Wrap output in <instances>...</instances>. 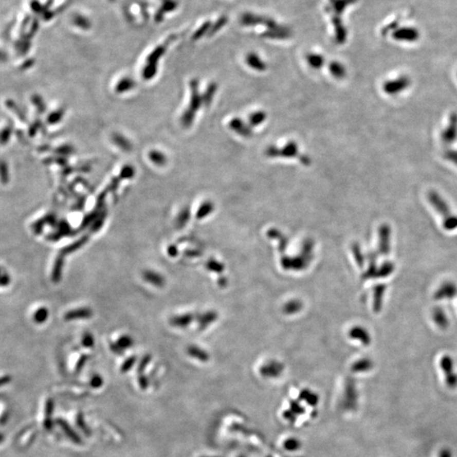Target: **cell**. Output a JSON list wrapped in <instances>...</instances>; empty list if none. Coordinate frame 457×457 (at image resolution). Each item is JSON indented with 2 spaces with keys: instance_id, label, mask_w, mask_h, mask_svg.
I'll list each match as a JSON object with an SVG mask.
<instances>
[{
  "instance_id": "ba28073f",
  "label": "cell",
  "mask_w": 457,
  "mask_h": 457,
  "mask_svg": "<svg viewBox=\"0 0 457 457\" xmlns=\"http://www.w3.org/2000/svg\"><path fill=\"white\" fill-rule=\"evenodd\" d=\"M442 367H443L445 377H446V382H447L446 383L451 388H455V386H457V376L455 375V373L453 374L451 361L448 359L446 361H443Z\"/></svg>"
},
{
  "instance_id": "ffe728a7",
  "label": "cell",
  "mask_w": 457,
  "mask_h": 457,
  "mask_svg": "<svg viewBox=\"0 0 457 457\" xmlns=\"http://www.w3.org/2000/svg\"><path fill=\"white\" fill-rule=\"evenodd\" d=\"M299 159L304 166H310L311 164V158H309L307 155L300 156Z\"/></svg>"
},
{
  "instance_id": "7c38bea8",
  "label": "cell",
  "mask_w": 457,
  "mask_h": 457,
  "mask_svg": "<svg viewBox=\"0 0 457 457\" xmlns=\"http://www.w3.org/2000/svg\"><path fill=\"white\" fill-rule=\"evenodd\" d=\"M217 90H218V85L217 84L214 83V82L209 84L206 92L202 96L203 97V103H204V105L208 106L209 104H211Z\"/></svg>"
},
{
  "instance_id": "4fadbf2b",
  "label": "cell",
  "mask_w": 457,
  "mask_h": 457,
  "mask_svg": "<svg viewBox=\"0 0 457 457\" xmlns=\"http://www.w3.org/2000/svg\"><path fill=\"white\" fill-rule=\"evenodd\" d=\"M418 36V34L414 30H403L395 34V38L401 41L412 42L416 41Z\"/></svg>"
},
{
  "instance_id": "e0dca14e",
  "label": "cell",
  "mask_w": 457,
  "mask_h": 457,
  "mask_svg": "<svg viewBox=\"0 0 457 457\" xmlns=\"http://www.w3.org/2000/svg\"><path fill=\"white\" fill-rule=\"evenodd\" d=\"M444 158L450 163L457 166V150L449 149L444 153Z\"/></svg>"
},
{
  "instance_id": "6da1fadb",
  "label": "cell",
  "mask_w": 457,
  "mask_h": 457,
  "mask_svg": "<svg viewBox=\"0 0 457 457\" xmlns=\"http://www.w3.org/2000/svg\"><path fill=\"white\" fill-rule=\"evenodd\" d=\"M428 199L433 208L443 217L444 226L447 230H454L457 228V216L454 215L445 199L435 191H430Z\"/></svg>"
},
{
  "instance_id": "ac0fdd59",
  "label": "cell",
  "mask_w": 457,
  "mask_h": 457,
  "mask_svg": "<svg viewBox=\"0 0 457 457\" xmlns=\"http://www.w3.org/2000/svg\"><path fill=\"white\" fill-rule=\"evenodd\" d=\"M60 426L62 427L63 429L65 430V433H67L68 435H69V438H71L72 441H75V442H77V443H79L80 440L78 437H77V434L71 430V429L68 426L66 423L65 422H60Z\"/></svg>"
},
{
  "instance_id": "8992f818",
  "label": "cell",
  "mask_w": 457,
  "mask_h": 457,
  "mask_svg": "<svg viewBox=\"0 0 457 457\" xmlns=\"http://www.w3.org/2000/svg\"><path fill=\"white\" fill-rule=\"evenodd\" d=\"M230 128L242 137H249L252 135L251 125L245 124L240 118H234L230 120Z\"/></svg>"
},
{
  "instance_id": "8fae6325",
  "label": "cell",
  "mask_w": 457,
  "mask_h": 457,
  "mask_svg": "<svg viewBox=\"0 0 457 457\" xmlns=\"http://www.w3.org/2000/svg\"><path fill=\"white\" fill-rule=\"evenodd\" d=\"M306 61L312 68L318 69L323 67L325 60L320 53H311L306 56Z\"/></svg>"
},
{
  "instance_id": "9a60e30c",
  "label": "cell",
  "mask_w": 457,
  "mask_h": 457,
  "mask_svg": "<svg viewBox=\"0 0 457 457\" xmlns=\"http://www.w3.org/2000/svg\"><path fill=\"white\" fill-rule=\"evenodd\" d=\"M227 16H225V15H224V16L220 17L218 21L214 22V23L212 25L210 31H209V33H208V36H213L214 34L217 33L220 30H221L223 27H225V25L227 24Z\"/></svg>"
},
{
  "instance_id": "277c9868",
  "label": "cell",
  "mask_w": 457,
  "mask_h": 457,
  "mask_svg": "<svg viewBox=\"0 0 457 457\" xmlns=\"http://www.w3.org/2000/svg\"><path fill=\"white\" fill-rule=\"evenodd\" d=\"M441 141L445 145H450L455 142L457 138V113L450 114L447 126L441 132Z\"/></svg>"
},
{
  "instance_id": "30bf717a",
  "label": "cell",
  "mask_w": 457,
  "mask_h": 457,
  "mask_svg": "<svg viewBox=\"0 0 457 457\" xmlns=\"http://www.w3.org/2000/svg\"><path fill=\"white\" fill-rule=\"evenodd\" d=\"M299 149L295 141H290L285 144L283 149H280V157L295 158L298 155Z\"/></svg>"
},
{
  "instance_id": "2e32d148",
  "label": "cell",
  "mask_w": 457,
  "mask_h": 457,
  "mask_svg": "<svg viewBox=\"0 0 457 457\" xmlns=\"http://www.w3.org/2000/svg\"><path fill=\"white\" fill-rule=\"evenodd\" d=\"M212 25L213 23L211 22H204V24L202 25L200 28L196 31V33L194 35L195 39H201L202 36H204V35H206V34L209 33V31H210L211 27H212Z\"/></svg>"
},
{
  "instance_id": "44dd1931",
  "label": "cell",
  "mask_w": 457,
  "mask_h": 457,
  "mask_svg": "<svg viewBox=\"0 0 457 457\" xmlns=\"http://www.w3.org/2000/svg\"><path fill=\"white\" fill-rule=\"evenodd\" d=\"M440 457H452V454L450 452V450H448V449H444V450H441V452L440 453Z\"/></svg>"
},
{
  "instance_id": "5bb4252c",
  "label": "cell",
  "mask_w": 457,
  "mask_h": 457,
  "mask_svg": "<svg viewBox=\"0 0 457 457\" xmlns=\"http://www.w3.org/2000/svg\"><path fill=\"white\" fill-rule=\"evenodd\" d=\"M267 118V115L263 111H256L252 113L249 116V124L251 126H258L264 122Z\"/></svg>"
},
{
  "instance_id": "52a82bcc",
  "label": "cell",
  "mask_w": 457,
  "mask_h": 457,
  "mask_svg": "<svg viewBox=\"0 0 457 457\" xmlns=\"http://www.w3.org/2000/svg\"><path fill=\"white\" fill-rule=\"evenodd\" d=\"M246 62L251 69L258 71H264L267 69L266 63L256 53H249L246 57Z\"/></svg>"
},
{
  "instance_id": "5b68a950",
  "label": "cell",
  "mask_w": 457,
  "mask_h": 457,
  "mask_svg": "<svg viewBox=\"0 0 457 457\" xmlns=\"http://www.w3.org/2000/svg\"><path fill=\"white\" fill-rule=\"evenodd\" d=\"M192 96L191 109L185 115L184 121L187 125H191L194 118L195 111H197L203 103V97L198 93V82L194 80L192 82Z\"/></svg>"
},
{
  "instance_id": "7a4b0ae2",
  "label": "cell",
  "mask_w": 457,
  "mask_h": 457,
  "mask_svg": "<svg viewBox=\"0 0 457 457\" xmlns=\"http://www.w3.org/2000/svg\"><path fill=\"white\" fill-rule=\"evenodd\" d=\"M240 22H241L242 26L246 27L262 26V27H265L266 31L278 30V29L285 27V26L278 23L273 18L252 12L243 13L240 18Z\"/></svg>"
},
{
  "instance_id": "3957f363",
  "label": "cell",
  "mask_w": 457,
  "mask_h": 457,
  "mask_svg": "<svg viewBox=\"0 0 457 457\" xmlns=\"http://www.w3.org/2000/svg\"><path fill=\"white\" fill-rule=\"evenodd\" d=\"M412 84L411 78L407 76H400L395 79L390 80L383 83V91L388 95H397L407 90Z\"/></svg>"
},
{
  "instance_id": "d6986e66",
  "label": "cell",
  "mask_w": 457,
  "mask_h": 457,
  "mask_svg": "<svg viewBox=\"0 0 457 457\" xmlns=\"http://www.w3.org/2000/svg\"><path fill=\"white\" fill-rule=\"evenodd\" d=\"M265 153L269 158H277L280 157V149L276 146H269L266 149Z\"/></svg>"
},
{
  "instance_id": "9c48e42d",
  "label": "cell",
  "mask_w": 457,
  "mask_h": 457,
  "mask_svg": "<svg viewBox=\"0 0 457 457\" xmlns=\"http://www.w3.org/2000/svg\"><path fill=\"white\" fill-rule=\"evenodd\" d=\"M328 69L335 79L342 80L346 76V69L345 66L338 61H332L330 63Z\"/></svg>"
}]
</instances>
